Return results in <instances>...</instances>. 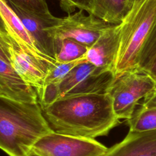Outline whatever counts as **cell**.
<instances>
[{
	"mask_svg": "<svg viewBox=\"0 0 156 156\" xmlns=\"http://www.w3.org/2000/svg\"><path fill=\"white\" fill-rule=\"evenodd\" d=\"M41 108L52 131L61 134L94 139L119 122L108 93L65 96Z\"/></svg>",
	"mask_w": 156,
	"mask_h": 156,
	"instance_id": "cell-1",
	"label": "cell"
},
{
	"mask_svg": "<svg viewBox=\"0 0 156 156\" xmlns=\"http://www.w3.org/2000/svg\"><path fill=\"white\" fill-rule=\"evenodd\" d=\"M51 132L39 103L0 96V149L9 156H26L35 141Z\"/></svg>",
	"mask_w": 156,
	"mask_h": 156,
	"instance_id": "cell-2",
	"label": "cell"
},
{
	"mask_svg": "<svg viewBox=\"0 0 156 156\" xmlns=\"http://www.w3.org/2000/svg\"><path fill=\"white\" fill-rule=\"evenodd\" d=\"M156 21V0H135L121 24L115 74L138 68L141 52Z\"/></svg>",
	"mask_w": 156,
	"mask_h": 156,
	"instance_id": "cell-3",
	"label": "cell"
},
{
	"mask_svg": "<svg viewBox=\"0 0 156 156\" xmlns=\"http://www.w3.org/2000/svg\"><path fill=\"white\" fill-rule=\"evenodd\" d=\"M115 73L85 61L74 67L58 84L45 85L37 93L41 108L68 96L107 93Z\"/></svg>",
	"mask_w": 156,
	"mask_h": 156,
	"instance_id": "cell-4",
	"label": "cell"
},
{
	"mask_svg": "<svg viewBox=\"0 0 156 156\" xmlns=\"http://www.w3.org/2000/svg\"><path fill=\"white\" fill-rule=\"evenodd\" d=\"M156 88V80L144 71L136 68L116 74L107 93L117 118L129 119L140 100Z\"/></svg>",
	"mask_w": 156,
	"mask_h": 156,
	"instance_id": "cell-5",
	"label": "cell"
},
{
	"mask_svg": "<svg viewBox=\"0 0 156 156\" xmlns=\"http://www.w3.org/2000/svg\"><path fill=\"white\" fill-rule=\"evenodd\" d=\"M112 25L93 14L86 15L83 10H79L73 14L58 18L57 22L47 27L46 30L57 43L58 51L61 41L66 38L90 47Z\"/></svg>",
	"mask_w": 156,
	"mask_h": 156,
	"instance_id": "cell-6",
	"label": "cell"
},
{
	"mask_svg": "<svg viewBox=\"0 0 156 156\" xmlns=\"http://www.w3.org/2000/svg\"><path fill=\"white\" fill-rule=\"evenodd\" d=\"M107 150L94 139L52 131L38 138L30 151L41 156H104Z\"/></svg>",
	"mask_w": 156,
	"mask_h": 156,
	"instance_id": "cell-7",
	"label": "cell"
},
{
	"mask_svg": "<svg viewBox=\"0 0 156 156\" xmlns=\"http://www.w3.org/2000/svg\"><path fill=\"white\" fill-rule=\"evenodd\" d=\"M0 18L5 30L21 50L44 64L49 71L56 65L55 60L39 49L35 40L6 0H0Z\"/></svg>",
	"mask_w": 156,
	"mask_h": 156,
	"instance_id": "cell-8",
	"label": "cell"
},
{
	"mask_svg": "<svg viewBox=\"0 0 156 156\" xmlns=\"http://www.w3.org/2000/svg\"><path fill=\"white\" fill-rule=\"evenodd\" d=\"M8 4L35 40L39 49L56 61L55 56L58 52V46L55 41L49 36L46 28L55 23L58 17L52 15H37L26 11L11 2H8Z\"/></svg>",
	"mask_w": 156,
	"mask_h": 156,
	"instance_id": "cell-9",
	"label": "cell"
},
{
	"mask_svg": "<svg viewBox=\"0 0 156 156\" xmlns=\"http://www.w3.org/2000/svg\"><path fill=\"white\" fill-rule=\"evenodd\" d=\"M121 24H112L88 48L85 55L87 62L97 67L113 71L120 40Z\"/></svg>",
	"mask_w": 156,
	"mask_h": 156,
	"instance_id": "cell-10",
	"label": "cell"
},
{
	"mask_svg": "<svg viewBox=\"0 0 156 156\" xmlns=\"http://www.w3.org/2000/svg\"><path fill=\"white\" fill-rule=\"evenodd\" d=\"M10 63L20 77L38 93L43 87L49 68L21 50L18 45L9 49Z\"/></svg>",
	"mask_w": 156,
	"mask_h": 156,
	"instance_id": "cell-11",
	"label": "cell"
},
{
	"mask_svg": "<svg viewBox=\"0 0 156 156\" xmlns=\"http://www.w3.org/2000/svg\"><path fill=\"white\" fill-rule=\"evenodd\" d=\"M104 156H156V129L131 132Z\"/></svg>",
	"mask_w": 156,
	"mask_h": 156,
	"instance_id": "cell-12",
	"label": "cell"
},
{
	"mask_svg": "<svg viewBox=\"0 0 156 156\" xmlns=\"http://www.w3.org/2000/svg\"><path fill=\"white\" fill-rule=\"evenodd\" d=\"M0 96L24 102L38 103L35 89L26 83L10 63L1 58Z\"/></svg>",
	"mask_w": 156,
	"mask_h": 156,
	"instance_id": "cell-13",
	"label": "cell"
},
{
	"mask_svg": "<svg viewBox=\"0 0 156 156\" xmlns=\"http://www.w3.org/2000/svg\"><path fill=\"white\" fill-rule=\"evenodd\" d=\"M95 16L112 24H120L135 0H91Z\"/></svg>",
	"mask_w": 156,
	"mask_h": 156,
	"instance_id": "cell-14",
	"label": "cell"
},
{
	"mask_svg": "<svg viewBox=\"0 0 156 156\" xmlns=\"http://www.w3.org/2000/svg\"><path fill=\"white\" fill-rule=\"evenodd\" d=\"M127 123L131 132L156 129V88L143 99Z\"/></svg>",
	"mask_w": 156,
	"mask_h": 156,
	"instance_id": "cell-15",
	"label": "cell"
},
{
	"mask_svg": "<svg viewBox=\"0 0 156 156\" xmlns=\"http://www.w3.org/2000/svg\"><path fill=\"white\" fill-rule=\"evenodd\" d=\"M88 47L75 40L66 38L61 41L55 56L57 63H66L85 57Z\"/></svg>",
	"mask_w": 156,
	"mask_h": 156,
	"instance_id": "cell-16",
	"label": "cell"
},
{
	"mask_svg": "<svg viewBox=\"0 0 156 156\" xmlns=\"http://www.w3.org/2000/svg\"><path fill=\"white\" fill-rule=\"evenodd\" d=\"M87 61L85 57L66 63H57L56 65L47 73L44 86L50 84H58L70 72V71L79 63Z\"/></svg>",
	"mask_w": 156,
	"mask_h": 156,
	"instance_id": "cell-17",
	"label": "cell"
},
{
	"mask_svg": "<svg viewBox=\"0 0 156 156\" xmlns=\"http://www.w3.org/2000/svg\"><path fill=\"white\" fill-rule=\"evenodd\" d=\"M156 57V21L141 52L138 68L146 70Z\"/></svg>",
	"mask_w": 156,
	"mask_h": 156,
	"instance_id": "cell-18",
	"label": "cell"
},
{
	"mask_svg": "<svg viewBox=\"0 0 156 156\" xmlns=\"http://www.w3.org/2000/svg\"><path fill=\"white\" fill-rule=\"evenodd\" d=\"M7 2L37 15L49 16L52 15L49 10L46 0H7Z\"/></svg>",
	"mask_w": 156,
	"mask_h": 156,
	"instance_id": "cell-19",
	"label": "cell"
},
{
	"mask_svg": "<svg viewBox=\"0 0 156 156\" xmlns=\"http://www.w3.org/2000/svg\"><path fill=\"white\" fill-rule=\"evenodd\" d=\"M62 10L68 15L73 13L76 9L87 12L88 14L93 13L91 0H58Z\"/></svg>",
	"mask_w": 156,
	"mask_h": 156,
	"instance_id": "cell-20",
	"label": "cell"
},
{
	"mask_svg": "<svg viewBox=\"0 0 156 156\" xmlns=\"http://www.w3.org/2000/svg\"><path fill=\"white\" fill-rule=\"evenodd\" d=\"M16 46L17 44L7 31L0 27V58L10 63L9 49Z\"/></svg>",
	"mask_w": 156,
	"mask_h": 156,
	"instance_id": "cell-21",
	"label": "cell"
},
{
	"mask_svg": "<svg viewBox=\"0 0 156 156\" xmlns=\"http://www.w3.org/2000/svg\"><path fill=\"white\" fill-rule=\"evenodd\" d=\"M144 71L148 73L155 80H156V57Z\"/></svg>",
	"mask_w": 156,
	"mask_h": 156,
	"instance_id": "cell-22",
	"label": "cell"
},
{
	"mask_svg": "<svg viewBox=\"0 0 156 156\" xmlns=\"http://www.w3.org/2000/svg\"><path fill=\"white\" fill-rule=\"evenodd\" d=\"M26 156H41V155H38V154H36V153H35L32 151H30Z\"/></svg>",
	"mask_w": 156,
	"mask_h": 156,
	"instance_id": "cell-23",
	"label": "cell"
}]
</instances>
